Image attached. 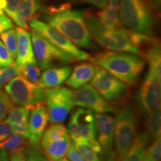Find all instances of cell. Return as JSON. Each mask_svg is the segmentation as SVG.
<instances>
[{"instance_id": "6da1fadb", "label": "cell", "mask_w": 161, "mask_h": 161, "mask_svg": "<svg viewBox=\"0 0 161 161\" xmlns=\"http://www.w3.org/2000/svg\"><path fill=\"white\" fill-rule=\"evenodd\" d=\"M88 29L97 43L102 47L114 52H122L141 55L146 46L154 40L152 36L143 35L125 28L108 30L94 15L84 14Z\"/></svg>"}, {"instance_id": "7a4b0ae2", "label": "cell", "mask_w": 161, "mask_h": 161, "mask_svg": "<svg viewBox=\"0 0 161 161\" xmlns=\"http://www.w3.org/2000/svg\"><path fill=\"white\" fill-rule=\"evenodd\" d=\"M42 11L43 22L65 36L78 48L96 47L81 11L72 10L69 4L51 6Z\"/></svg>"}, {"instance_id": "3957f363", "label": "cell", "mask_w": 161, "mask_h": 161, "mask_svg": "<svg viewBox=\"0 0 161 161\" xmlns=\"http://www.w3.org/2000/svg\"><path fill=\"white\" fill-rule=\"evenodd\" d=\"M90 60L130 86L137 83L146 66V60L140 55L122 52H99Z\"/></svg>"}, {"instance_id": "277c9868", "label": "cell", "mask_w": 161, "mask_h": 161, "mask_svg": "<svg viewBox=\"0 0 161 161\" xmlns=\"http://www.w3.org/2000/svg\"><path fill=\"white\" fill-rule=\"evenodd\" d=\"M153 10L148 0H119L120 23L126 29L152 36L156 24Z\"/></svg>"}, {"instance_id": "5b68a950", "label": "cell", "mask_w": 161, "mask_h": 161, "mask_svg": "<svg viewBox=\"0 0 161 161\" xmlns=\"http://www.w3.org/2000/svg\"><path fill=\"white\" fill-rule=\"evenodd\" d=\"M138 114L132 104H126L116 113L114 119V145L117 160L129 152L137 136Z\"/></svg>"}, {"instance_id": "8992f818", "label": "cell", "mask_w": 161, "mask_h": 161, "mask_svg": "<svg viewBox=\"0 0 161 161\" xmlns=\"http://www.w3.org/2000/svg\"><path fill=\"white\" fill-rule=\"evenodd\" d=\"M5 92L17 106H26L30 108L43 104L45 101L46 89L38 83H33L23 75H17L5 86Z\"/></svg>"}, {"instance_id": "52a82bcc", "label": "cell", "mask_w": 161, "mask_h": 161, "mask_svg": "<svg viewBox=\"0 0 161 161\" xmlns=\"http://www.w3.org/2000/svg\"><path fill=\"white\" fill-rule=\"evenodd\" d=\"M40 148L49 161L66 158L72 144L68 129L62 123H54L46 129Z\"/></svg>"}, {"instance_id": "ba28073f", "label": "cell", "mask_w": 161, "mask_h": 161, "mask_svg": "<svg viewBox=\"0 0 161 161\" xmlns=\"http://www.w3.org/2000/svg\"><path fill=\"white\" fill-rule=\"evenodd\" d=\"M31 39L36 62L41 69H47L56 65H64L75 61L71 55L58 49L46 38L31 31Z\"/></svg>"}, {"instance_id": "9c48e42d", "label": "cell", "mask_w": 161, "mask_h": 161, "mask_svg": "<svg viewBox=\"0 0 161 161\" xmlns=\"http://www.w3.org/2000/svg\"><path fill=\"white\" fill-rule=\"evenodd\" d=\"M90 85L111 104L124 102L128 97V85L99 66H96Z\"/></svg>"}, {"instance_id": "30bf717a", "label": "cell", "mask_w": 161, "mask_h": 161, "mask_svg": "<svg viewBox=\"0 0 161 161\" xmlns=\"http://www.w3.org/2000/svg\"><path fill=\"white\" fill-rule=\"evenodd\" d=\"M49 122L61 123L67 118L75 105L73 91L66 86L46 89L45 101Z\"/></svg>"}, {"instance_id": "8fae6325", "label": "cell", "mask_w": 161, "mask_h": 161, "mask_svg": "<svg viewBox=\"0 0 161 161\" xmlns=\"http://www.w3.org/2000/svg\"><path fill=\"white\" fill-rule=\"evenodd\" d=\"M29 25L34 31L43 36L48 41L56 46L58 49L71 55L75 60H86L90 59V55L86 52L80 50L74 45L65 36L60 33L49 24L41 20L33 18L29 22Z\"/></svg>"}, {"instance_id": "7c38bea8", "label": "cell", "mask_w": 161, "mask_h": 161, "mask_svg": "<svg viewBox=\"0 0 161 161\" xmlns=\"http://www.w3.org/2000/svg\"><path fill=\"white\" fill-rule=\"evenodd\" d=\"M67 129L71 138L84 137L91 142L96 140L97 134L93 111L83 108L73 110Z\"/></svg>"}, {"instance_id": "4fadbf2b", "label": "cell", "mask_w": 161, "mask_h": 161, "mask_svg": "<svg viewBox=\"0 0 161 161\" xmlns=\"http://www.w3.org/2000/svg\"><path fill=\"white\" fill-rule=\"evenodd\" d=\"M73 99L75 105L89 109L96 114L116 111L115 107L107 102L97 90L88 84L73 92Z\"/></svg>"}, {"instance_id": "5bb4252c", "label": "cell", "mask_w": 161, "mask_h": 161, "mask_svg": "<svg viewBox=\"0 0 161 161\" xmlns=\"http://www.w3.org/2000/svg\"><path fill=\"white\" fill-rule=\"evenodd\" d=\"M96 140L102 149V154L108 161L116 159L114 152V119L107 114H96Z\"/></svg>"}, {"instance_id": "9a60e30c", "label": "cell", "mask_w": 161, "mask_h": 161, "mask_svg": "<svg viewBox=\"0 0 161 161\" xmlns=\"http://www.w3.org/2000/svg\"><path fill=\"white\" fill-rule=\"evenodd\" d=\"M138 101L146 114L160 108L161 78L147 72L139 91Z\"/></svg>"}, {"instance_id": "2e32d148", "label": "cell", "mask_w": 161, "mask_h": 161, "mask_svg": "<svg viewBox=\"0 0 161 161\" xmlns=\"http://www.w3.org/2000/svg\"><path fill=\"white\" fill-rule=\"evenodd\" d=\"M49 122L46 107L43 104L32 108L28 120V128L25 139L29 146L40 147V142Z\"/></svg>"}, {"instance_id": "e0dca14e", "label": "cell", "mask_w": 161, "mask_h": 161, "mask_svg": "<svg viewBox=\"0 0 161 161\" xmlns=\"http://www.w3.org/2000/svg\"><path fill=\"white\" fill-rule=\"evenodd\" d=\"M17 37V52L15 64L21 68L26 63H37L34 55L30 32L27 29L18 27L16 29Z\"/></svg>"}, {"instance_id": "ac0fdd59", "label": "cell", "mask_w": 161, "mask_h": 161, "mask_svg": "<svg viewBox=\"0 0 161 161\" xmlns=\"http://www.w3.org/2000/svg\"><path fill=\"white\" fill-rule=\"evenodd\" d=\"M45 0H21L14 23L18 27L27 29L29 22L44 9Z\"/></svg>"}, {"instance_id": "d6986e66", "label": "cell", "mask_w": 161, "mask_h": 161, "mask_svg": "<svg viewBox=\"0 0 161 161\" xmlns=\"http://www.w3.org/2000/svg\"><path fill=\"white\" fill-rule=\"evenodd\" d=\"M71 72L72 68L69 66H60L45 69L39 78L38 84L44 89L60 86L66 81Z\"/></svg>"}, {"instance_id": "ffe728a7", "label": "cell", "mask_w": 161, "mask_h": 161, "mask_svg": "<svg viewBox=\"0 0 161 161\" xmlns=\"http://www.w3.org/2000/svg\"><path fill=\"white\" fill-rule=\"evenodd\" d=\"M93 64L83 63L76 66L66 80V84L73 89H78L88 84L95 73Z\"/></svg>"}, {"instance_id": "44dd1931", "label": "cell", "mask_w": 161, "mask_h": 161, "mask_svg": "<svg viewBox=\"0 0 161 161\" xmlns=\"http://www.w3.org/2000/svg\"><path fill=\"white\" fill-rule=\"evenodd\" d=\"M119 2L108 0L105 7L98 12L97 18L102 25L108 30H116L122 28L119 17Z\"/></svg>"}, {"instance_id": "7402d4cb", "label": "cell", "mask_w": 161, "mask_h": 161, "mask_svg": "<svg viewBox=\"0 0 161 161\" xmlns=\"http://www.w3.org/2000/svg\"><path fill=\"white\" fill-rule=\"evenodd\" d=\"M71 139L74 147L86 161H102L98 156L102 154V149L97 140L91 142L84 137Z\"/></svg>"}, {"instance_id": "603a6c76", "label": "cell", "mask_w": 161, "mask_h": 161, "mask_svg": "<svg viewBox=\"0 0 161 161\" xmlns=\"http://www.w3.org/2000/svg\"><path fill=\"white\" fill-rule=\"evenodd\" d=\"M142 56L148 65V73L161 78V51L158 40H153L144 49Z\"/></svg>"}, {"instance_id": "cb8c5ba5", "label": "cell", "mask_w": 161, "mask_h": 161, "mask_svg": "<svg viewBox=\"0 0 161 161\" xmlns=\"http://www.w3.org/2000/svg\"><path fill=\"white\" fill-rule=\"evenodd\" d=\"M150 140L146 132L137 135L129 152L123 158L116 161H142Z\"/></svg>"}, {"instance_id": "d4e9b609", "label": "cell", "mask_w": 161, "mask_h": 161, "mask_svg": "<svg viewBox=\"0 0 161 161\" xmlns=\"http://www.w3.org/2000/svg\"><path fill=\"white\" fill-rule=\"evenodd\" d=\"M146 133L150 139L160 137L161 135V110L160 108L148 114L146 122Z\"/></svg>"}, {"instance_id": "484cf974", "label": "cell", "mask_w": 161, "mask_h": 161, "mask_svg": "<svg viewBox=\"0 0 161 161\" xmlns=\"http://www.w3.org/2000/svg\"><path fill=\"white\" fill-rule=\"evenodd\" d=\"M31 108L26 106H16L13 107L7 115L6 122L9 125L19 123V122H27L29 120L30 110Z\"/></svg>"}, {"instance_id": "4316f807", "label": "cell", "mask_w": 161, "mask_h": 161, "mask_svg": "<svg viewBox=\"0 0 161 161\" xmlns=\"http://www.w3.org/2000/svg\"><path fill=\"white\" fill-rule=\"evenodd\" d=\"M0 40L9 52L14 60L16 59L17 52V37L16 29L7 30L0 35Z\"/></svg>"}, {"instance_id": "83f0119b", "label": "cell", "mask_w": 161, "mask_h": 161, "mask_svg": "<svg viewBox=\"0 0 161 161\" xmlns=\"http://www.w3.org/2000/svg\"><path fill=\"white\" fill-rule=\"evenodd\" d=\"M26 139L23 135L14 133L9 137L0 142V152H10L11 151L23 148Z\"/></svg>"}, {"instance_id": "f1b7e54d", "label": "cell", "mask_w": 161, "mask_h": 161, "mask_svg": "<svg viewBox=\"0 0 161 161\" xmlns=\"http://www.w3.org/2000/svg\"><path fill=\"white\" fill-rule=\"evenodd\" d=\"M19 74L33 83H38L40 77V68L37 63H26L19 68Z\"/></svg>"}, {"instance_id": "f546056e", "label": "cell", "mask_w": 161, "mask_h": 161, "mask_svg": "<svg viewBox=\"0 0 161 161\" xmlns=\"http://www.w3.org/2000/svg\"><path fill=\"white\" fill-rule=\"evenodd\" d=\"M161 159V138L153 140L150 146L147 147L142 161H160Z\"/></svg>"}, {"instance_id": "4dcf8cb0", "label": "cell", "mask_w": 161, "mask_h": 161, "mask_svg": "<svg viewBox=\"0 0 161 161\" xmlns=\"http://www.w3.org/2000/svg\"><path fill=\"white\" fill-rule=\"evenodd\" d=\"M19 74V69L15 64L5 67H0V90Z\"/></svg>"}, {"instance_id": "1f68e13d", "label": "cell", "mask_w": 161, "mask_h": 161, "mask_svg": "<svg viewBox=\"0 0 161 161\" xmlns=\"http://www.w3.org/2000/svg\"><path fill=\"white\" fill-rule=\"evenodd\" d=\"M23 152L27 161H49L40 147L31 146L23 147Z\"/></svg>"}, {"instance_id": "d6a6232c", "label": "cell", "mask_w": 161, "mask_h": 161, "mask_svg": "<svg viewBox=\"0 0 161 161\" xmlns=\"http://www.w3.org/2000/svg\"><path fill=\"white\" fill-rule=\"evenodd\" d=\"M14 107L11 98L5 91L0 90V121L6 118L8 114Z\"/></svg>"}, {"instance_id": "836d02e7", "label": "cell", "mask_w": 161, "mask_h": 161, "mask_svg": "<svg viewBox=\"0 0 161 161\" xmlns=\"http://www.w3.org/2000/svg\"><path fill=\"white\" fill-rule=\"evenodd\" d=\"M6 6L5 8V14L11 19L14 21L17 17L18 10H19L21 0H5Z\"/></svg>"}, {"instance_id": "e575fe53", "label": "cell", "mask_w": 161, "mask_h": 161, "mask_svg": "<svg viewBox=\"0 0 161 161\" xmlns=\"http://www.w3.org/2000/svg\"><path fill=\"white\" fill-rule=\"evenodd\" d=\"M13 64L14 59L0 40V67H5L11 66Z\"/></svg>"}, {"instance_id": "d590c367", "label": "cell", "mask_w": 161, "mask_h": 161, "mask_svg": "<svg viewBox=\"0 0 161 161\" xmlns=\"http://www.w3.org/2000/svg\"><path fill=\"white\" fill-rule=\"evenodd\" d=\"M14 27L11 18L3 11H0V35Z\"/></svg>"}, {"instance_id": "8d00e7d4", "label": "cell", "mask_w": 161, "mask_h": 161, "mask_svg": "<svg viewBox=\"0 0 161 161\" xmlns=\"http://www.w3.org/2000/svg\"><path fill=\"white\" fill-rule=\"evenodd\" d=\"M13 134L14 130L11 125H9L6 121H0V142L9 137Z\"/></svg>"}, {"instance_id": "74e56055", "label": "cell", "mask_w": 161, "mask_h": 161, "mask_svg": "<svg viewBox=\"0 0 161 161\" xmlns=\"http://www.w3.org/2000/svg\"><path fill=\"white\" fill-rule=\"evenodd\" d=\"M69 1L75 3L90 4V5L95 6L100 9H102L104 7H105L107 3H108V0H69Z\"/></svg>"}, {"instance_id": "f35d334b", "label": "cell", "mask_w": 161, "mask_h": 161, "mask_svg": "<svg viewBox=\"0 0 161 161\" xmlns=\"http://www.w3.org/2000/svg\"><path fill=\"white\" fill-rule=\"evenodd\" d=\"M23 148H18V149L11 151L9 154V161H27L24 155Z\"/></svg>"}, {"instance_id": "ab89813d", "label": "cell", "mask_w": 161, "mask_h": 161, "mask_svg": "<svg viewBox=\"0 0 161 161\" xmlns=\"http://www.w3.org/2000/svg\"><path fill=\"white\" fill-rule=\"evenodd\" d=\"M153 9L158 11L160 8V0H148Z\"/></svg>"}, {"instance_id": "60d3db41", "label": "cell", "mask_w": 161, "mask_h": 161, "mask_svg": "<svg viewBox=\"0 0 161 161\" xmlns=\"http://www.w3.org/2000/svg\"><path fill=\"white\" fill-rule=\"evenodd\" d=\"M0 161H9L8 153L6 152H0Z\"/></svg>"}, {"instance_id": "b9f144b4", "label": "cell", "mask_w": 161, "mask_h": 161, "mask_svg": "<svg viewBox=\"0 0 161 161\" xmlns=\"http://www.w3.org/2000/svg\"><path fill=\"white\" fill-rule=\"evenodd\" d=\"M6 6L5 0H0V11H3Z\"/></svg>"}, {"instance_id": "7bdbcfd3", "label": "cell", "mask_w": 161, "mask_h": 161, "mask_svg": "<svg viewBox=\"0 0 161 161\" xmlns=\"http://www.w3.org/2000/svg\"><path fill=\"white\" fill-rule=\"evenodd\" d=\"M57 161H69V160H68V159H66V158H62V159H60V160H57Z\"/></svg>"}]
</instances>
